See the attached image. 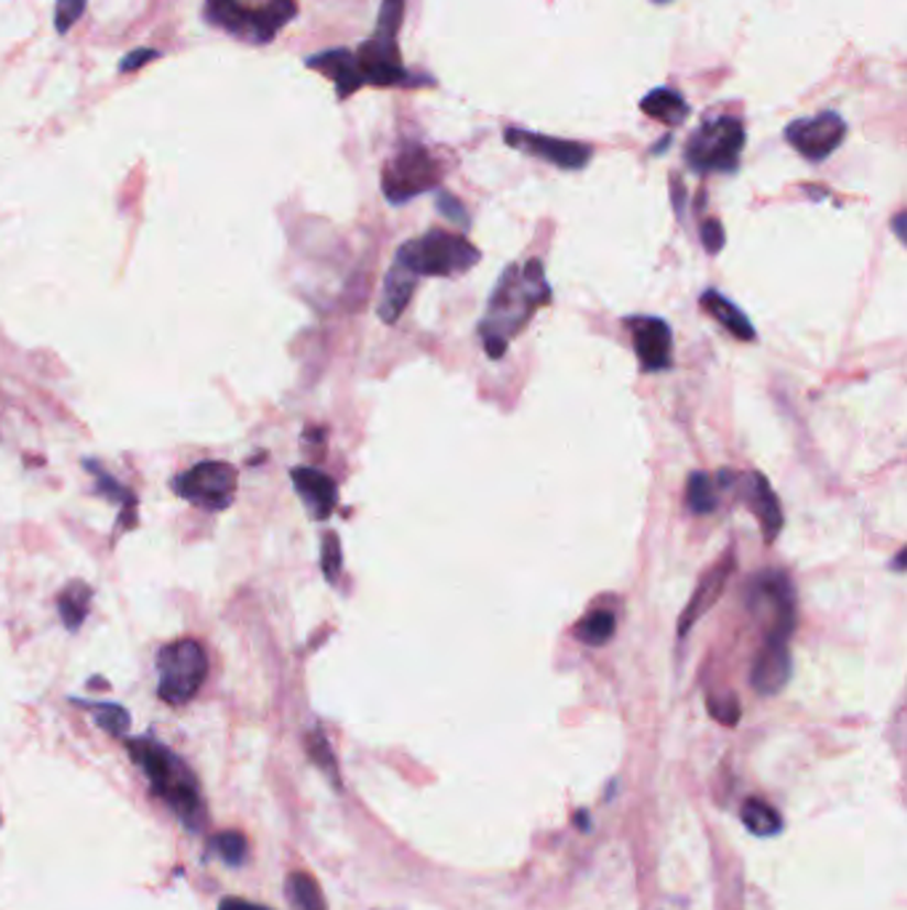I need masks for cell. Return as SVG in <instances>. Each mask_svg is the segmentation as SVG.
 <instances>
[{"label":"cell","mask_w":907,"mask_h":910,"mask_svg":"<svg viewBox=\"0 0 907 910\" xmlns=\"http://www.w3.org/2000/svg\"><path fill=\"white\" fill-rule=\"evenodd\" d=\"M740 818H743L745 829L751 833H756V836H775V833H780L783 829V818L772 810L769 804L762 799H748L743 804V810H740Z\"/></svg>","instance_id":"cb8c5ba5"},{"label":"cell","mask_w":907,"mask_h":910,"mask_svg":"<svg viewBox=\"0 0 907 910\" xmlns=\"http://www.w3.org/2000/svg\"><path fill=\"white\" fill-rule=\"evenodd\" d=\"M670 197H674V208H676V213H685V197H687V193H685V184H681L679 179L676 182H670Z\"/></svg>","instance_id":"8d00e7d4"},{"label":"cell","mask_w":907,"mask_h":910,"mask_svg":"<svg viewBox=\"0 0 907 910\" xmlns=\"http://www.w3.org/2000/svg\"><path fill=\"white\" fill-rule=\"evenodd\" d=\"M708 709H711V714L719 719L721 724H726V727H732V724H737L740 719V703L734 695H726V698H708Z\"/></svg>","instance_id":"836d02e7"},{"label":"cell","mask_w":907,"mask_h":910,"mask_svg":"<svg viewBox=\"0 0 907 910\" xmlns=\"http://www.w3.org/2000/svg\"><path fill=\"white\" fill-rule=\"evenodd\" d=\"M892 568L897 570V572H903V570H905V549L897 553V559H894V564H892Z\"/></svg>","instance_id":"ab89813d"},{"label":"cell","mask_w":907,"mask_h":910,"mask_svg":"<svg viewBox=\"0 0 907 910\" xmlns=\"http://www.w3.org/2000/svg\"><path fill=\"white\" fill-rule=\"evenodd\" d=\"M668 142H670V136H666V139H663V142H660V144H657V146H655V152H657V155H660V152H666V146H668Z\"/></svg>","instance_id":"60d3db41"},{"label":"cell","mask_w":907,"mask_h":910,"mask_svg":"<svg viewBox=\"0 0 907 910\" xmlns=\"http://www.w3.org/2000/svg\"><path fill=\"white\" fill-rule=\"evenodd\" d=\"M306 748H309V756L317 761L319 767L325 769V772L330 775L338 782V775H336V761H334V754H330V746L328 741H325V735L319 730L312 732L309 737H306Z\"/></svg>","instance_id":"1f68e13d"},{"label":"cell","mask_w":907,"mask_h":910,"mask_svg":"<svg viewBox=\"0 0 907 910\" xmlns=\"http://www.w3.org/2000/svg\"><path fill=\"white\" fill-rule=\"evenodd\" d=\"M287 897L298 910H325L323 892H319L317 881L309 874H296L287 876Z\"/></svg>","instance_id":"d4e9b609"},{"label":"cell","mask_w":907,"mask_h":910,"mask_svg":"<svg viewBox=\"0 0 907 910\" xmlns=\"http://www.w3.org/2000/svg\"><path fill=\"white\" fill-rule=\"evenodd\" d=\"M634 336L636 358L647 373L668 371L674 365V336L666 320L660 317H629L625 320Z\"/></svg>","instance_id":"4fadbf2b"},{"label":"cell","mask_w":907,"mask_h":910,"mask_svg":"<svg viewBox=\"0 0 907 910\" xmlns=\"http://www.w3.org/2000/svg\"><path fill=\"white\" fill-rule=\"evenodd\" d=\"M748 504L753 508V514L758 517V522H762L764 540L766 544H772V540L780 536V530H783V506L764 474H751Z\"/></svg>","instance_id":"d6986e66"},{"label":"cell","mask_w":907,"mask_h":910,"mask_svg":"<svg viewBox=\"0 0 907 910\" xmlns=\"http://www.w3.org/2000/svg\"><path fill=\"white\" fill-rule=\"evenodd\" d=\"M176 493L206 512H221L238 495V472L223 461H203L178 476Z\"/></svg>","instance_id":"9c48e42d"},{"label":"cell","mask_w":907,"mask_h":910,"mask_svg":"<svg viewBox=\"0 0 907 910\" xmlns=\"http://www.w3.org/2000/svg\"><path fill=\"white\" fill-rule=\"evenodd\" d=\"M790 679V650L788 642L764 639L751 668V687L758 695H777Z\"/></svg>","instance_id":"5bb4252c"},{"label":"cell","mask_w":907,"mask_h":910,"mask_svg":"<svg viewBox=\"0 0 907 910\" xmlns=\"http://www.w3.org/2000/svg\"><path fill=\"white\" fill-rule=\"evenodd\" d=\"M442 174V163L426 146L407 144L383 165L381 187L392 206H405L413 197L437 189Z\"/></svg>","instance_id":"52a82bcc"},{"label":"cell","mask_w":907,"mask_h":910,"mask_svg":"<svg viewBox=\"0 0 907 910\" xmlns=\"http://www.w3.org/2000/svg\"><path fill=\"white\" fill-rule=\"evenodd\" d=\"M157 51H152V48H139V51H133V54H128L125 59H123V65H120V73H131V69H139V67H144L146 62H152V59H157Z\"/></svg>","instance_id":"d590c367"},{"label":"cell","mask_w":907,"mask_h":910,"mask_svg":"<svg viewBox=\"0 0 907 910\" xmlns=\"http://www.w3.org/2000/svg\"><path fill=\"white\" fill-rule=\"evenodd\" d=\"M306 67L317 69V73H323L325 78L334 80L338 99H349L351 94H357L362 86H365V80H362V75H360V67H357L354 51H349V48H334V51H323V54L309 56V59H306Z\"/></svg>","instance_id":"9a60e30c"},{"label":"cell","mask_w":907,"mask_h":910,"mask_svg":"<svg viewBox=\"0 0 907 910\" xmlns=\"http://www.w3.org/2000/svg\"><path fill=\"white\" fill-rule=\"evenodd\" d=\"M365 86H415V78L402 65L397 37L373 33L354 54Z\"/></svg>","instance_id":"8fae6325"},{"label":"cell","mask_w":907,"mask_h":910,"mask_svg":"<svg viewBox=\"0 0 907 910\" xmlns=\"http://www.w3.org/2000/svg\"><path fill=\"white\" fill-rule=\"evenodd\" d=\"M341 544H338L336 533H328L323 540V572L328 583H338L341 578Z\"/></svg>","instance_id":"4dcf8cb0"},{"label":"cell","mask_w":907,"mask_h":910,"mask_svg":"<svg viewBox=\"0 0 907 910\" xmlns=\"http://www.w3.org/2000/svg\"><path fill=\"white\" fill-rule=\"evenodd\" d=\"M88 602H91V589H88V585L83 583V581L69 583L67 589L62 591V596H59V615H62L64 626H67L69 632H78L80 623L86 621Z\"/></svg>","instance_id":"7402d4cb"},{"label":"cell","mask_w":907,"mask_h":910,"mask_svg":"<svg viewBox=\"0 0 907 910\" xmlns=\"http://www.w3.org/2000/svg\"><path fill=\"white\" fill-rule=\"evenodd\" d=\"M86 6H88V0H56V11H54L56 33L67 35L69 30L75 28V22L83 17Z\"/></svg>","instance_id":"f546056e"},{"label":"cell","mask_w":907,"mask_h":910,"mask_svg":"<svg viewBox=\"0 0 907 910\" xmlns=\"http://www.w3.org/2000/svg\"><path fill=\"white\" fill-rule=\"evenodd\" d=\"M548 298H551V288H548L538 259H533L525 266L511 264L498 277V285L488 304V315L479 322V339L484 341L490 358L498 360L506 354L509 341L527 326L535 309L543 307Z\"/></svg>","instance_id":"6da1fadb"},{"label":"cell","mask_w":907,"mask_h":910,"mask_svg":"<svg viewBox=\"0 0 907 910\" xmlns=\"http://www.w3.org/2000/svg\"><path fill=\"white\" fill-rule=\"evenodd\" d=\"M572 634L575 639L583 642V645L602 647L615 636V618H612V613H607V610H593V613L578 621Z\"/></svg>","instance_id":"603a6c76"},{"label":"cell","mask_w":907,"mask_h":910,"mask_svg":"<svg viewBox=\"0 0 907 910\" xmlns=\"http://www.w3.org/2000/svg\"><path fill=\"white\" fill-rule=\"evenodd\" d=\"M479 259L482 253L461 234L431 229L420 238L407 240L394 256V264L405 266L415 277H452L474 270Z\"/></svg>","instance_id":"277c9868"},{"label":"cell","mask_w":907,"mask_h":910,"mask_svg":"<svg viewBox=\"0 0 907 910\" xmlns=\"http://www.w3.org/2000/svg\"><path fill=\"white\" fill-rule=\"evenodd\" d=\"M700 240H702V248H706L711 256L721 253V248H724V243H726V234H724V227H721V221H717V219L702 221Z\"/></svg>","instance_id":"e575fe53"},{"label":"cell","mask_w":907,"mask_h":910,"mask_svg":"<svg viewBox=\"0 0 907 910\" xmlns=\"http://www.w3.org/2000/svg\"><path fill=\"white\" fill-rule=\"evenodd\" d=\"M415 275L405 270V266L392 264L386 279H383V293L379 304V317L386 326H394L402 315H405L407 304H411L415 290Z\"/></svg>","instance_id":"ac0fdd59"},{"label":"cell","mask_w":907,"mask_h":910,"mask_svg":"<svg viewBox=\"0 0 907 910\" xmlns=\"http://www.w3.org/2000/svg\"><path fill=\"white\" fill-rule=\"evenodd\" d=\"M700 304H702V309L713 317V320L721 322V326L730 330L734 339L756 341V330H753L748 315H745L737 304H732L730 298L721 296V293L717 290H706L702 293Z\"/></svg>","instance_id":"ffe728a7"},{"label":"cell","mask_w":907,"mask_h":910,"mask_svg":"<svg viewBox=\"0 0 907 910\" xmlns=\"http://www.w3.org/2000/svg\"><path fill=\"white\" fill-rule=\"evenodd\" d=\"M219 910H270V908L253 906V902H248V900H238V897H227V900H221Z\"/></svg>","instance_id":"74e56055"},{"label":"cell","mask_w":907,"mask_h":910,"mask_svg":"<svg viewBox=\"0 0 907 910\" xmlns=\"http://www.w3.org/2000/svg\"><path fill=\"white\" fill-rule=\"evenodd\" d=\"M745 146V125L732 114L708 120L689 136L685 161L695 174H734Z\"/></svg>","instance_id":"5b68a950"},{"label":"cell","mask_w":907,"mask_h":910,"mask_svg":"<svg viewBox=\"0 0 907 910\" xmlns=\"http://www.w3.org/2000/svg\"><path fill=\"white\" fill-rule=\"evenodd\" d=\"M905 221H907V216H905V213H897V216H894V221H892V227H894V234H897V240H899V243H907V234H905Z\"/></svg>","instance_id":"f35d334b"},{"label":"cell","mask_w":907,"mask_h":910,"mask_svg":"<svg viewBox=\"0 0 907 910\" xmlns=\"http://www.w3.org/2000/svg\"><path fill=\"white\" fill-rule=\"evenodd\" d=\"M717 504H719V498H717V487H713L711 476L702 472L689 474L687 506L692 508L695 514H700V517H706V514H711L713 508H717Z\"/></svg>","instance_id":"484cf974"},{"label":"cell","mask_w":907,"mask_h":910,"mask_svg":"<svg viewBox=\"0 0 907 910\" xmlns=\"http://www.w3.org/2000/svg\"><path fill=\"white\" fill-rule=\"evenodd\" d=\"M216 855L227 865H242L248 857V842L240 831H221L210 838Z\"/></svg>","instance_id":"4316f807"},{"label":"cell","mask_w":907,"mask_h":910,"mask_svg":"<svg viewBox=\"0 0 907 910\" xmlns=\"http://www.w3.org/2000/svg\"><path fill=\"white\" fill-rule=\"evenodd\" d=\"M785 139L801 157L820 163L839 150L846 139V123L839 112H820L815 118H801L785 129Z\"/></svg>","instance_id":"30bf717a"},{"label":"cell","mask_w":907,"mask_h":910,"mask_svg":"<svg viewBox=\"0 0 907 910\" xmlns=\"http://www.w3.org/2000/svg\"><path fill=\"white\" fill-rule=\"evenodd\" d=\"M291 476H293V485H296L298 490V495L304 498L306 508H309L312 517L328 519L330 514H334L336 501H338L336 482L330 480L328 474L317 472V469H309V467L293 469Z\"/></svg>","instance_id":"e0dca14e"},{"label":"cell","mask_w":907,"mask_h":910,"mask_svg":"<svg viewBox=\"0 0 907 910\" xmlns=\"http://www.w3.org/2000/svg\"><path fill=\"white\" fill-rule=\"evenodd\" d=\"M506 142L509 146H514V150L527 152V155L540 157V161L557 165V168H565V171H580L593 155L589 144L567 142V139H557V136H543V133L522 131V129H509Z\"/></svg>","instance_id":"7c38bea8"},{"label":"cell","mask_w":907,"mask_h":910,"mask_svg":"<svg viewBox=\"0 0 907 910\" xmlns=\"http://www.w3.org/2000/svg\"><path fill=\"white\" fill-rule=\"evenodd\" d=\"M748 610L758 626L764 628V639L790 642L796 632V591L790 578L780 570L762 572L753 578L748 591Z\"/></svg>","instance_id":"8992f818"},{"label":"cell","mask_w":907,"mask_h":910,"mask_svg":"<svg viewBox=\"0 0 907 910\" xmlns=\"http://www.w3.org/2000/svg\"><path fill=\"white\" fill-rule=\"evenodd\" d=\"M128 754L142 767L152 793L163 799L189 831H200L206 825V801L200 797V786L174 750L142 737V741H128Z\"/></svg>","instance_id":"7a4b0ae2"},{"label":"cell","mask_w":907,"mask_h":910,"mask_svg":"<svg viewBox=\"0 0 907 910\" xmlns=\"http://www.w3.org/2000/svg\"><path fill=\"white\" fill-rule=\"evenodd\" d=\"M642 112L666 125H681L689 118V105L674 88H655L642 99Z\"/></svg>","instance_id":"44dd1931"},{"label":"cell","mask_w":907,"mask_h":910,"mask_svg":"<svg viewBox=\"0 0 907 910\" xmlns=\"http://www.w3.org/2000/svg\"><path fill=\"white\" fill-rule=\"evenodd\" d=\"M157 692L165 703L184 705L197 695L208 673V655L200 642L178 639L157 655Z\"/></svg>","instance_id":"ba28073f"},{"label":"cell","mask_w":907,"mask_h":910,"mask_svg":"<svg viewBox=\"0 0 907 910\" xmlns=\"http://www.w3.org/2000/svg\"><path fill=\"white\" fill-rule=\"evenodd\" d=\"M732 570H734L732 557H726L724 562L717 564V568L702 578L698 591H695L692 600H689L685 613H681V618H679V636H687L689 628H692L695 623H698L702 615H706L708 610L719 602V596L724 594L726 583H730Z\"/></svg>","instance_id":"2e32d148"},{"label":"cell","mask_w":907,"mask_h":910,"mask_svg":"<svg viewBox=\"0 0 907 910\" xmlns=\"http://www.w3.org/2000/svg\"><path fill=\"white\" fill-rule=\"evenodd\" d=\"M94 716H96V724H99L101 730L110 732V735H125L128 724H131V716H128L125 709H120V705H112V703H99V705H91Z\"/></svg>","instance_id":"83f0119b"},{"label":"cell","mask_w":907,"mask_h":910,"mask_svg":"<svg viewBox=\"0 0 907 910\" xmlns=\"http://www.w3.org/2000/svg\"><path fill=\"white\" fill-rule=\"evenodd\" d=\"M653 3H657V6H666V3H670V0H653Z\"/></svg>","instance_id":"b9f144b4"},{"label":"cell","mask_w":907,"mask_h":910,"mask_svg":"<svg viewBox=\"0 0 907 910\" xmlns=\"http://www.w3.org/2000/svg\"><path fill=\"white\" fill-rule=\"evenodd\" d=\"M296 14V0H206L210 24L253 46L272 43Z\"/></svg>","instance_id":"3957f363"},{"label":"cell","mask_w":907,"mask_h":910,"mask_svg":"<svg viewBox=\"0 0 907 910\" xmlns=\"http://www.w3.org/2000/svg\"><path fill=\"white\" fill-rule=\"evenodd\" d=\"M405 3L407 0H383L379 11V24H375V33L397 37L402 28V17H405Z\"/></svg>","instance_id":"f1b7e54d"},{"label":"cell","mask_w":907,"mask_h":910,"mask_svg":"<svg viewBox=\"0 0 907 910\" xmlns=\"http://www.w3.org/2000/svg\"><path fill=\"white\" fill-rule=\"evenodd\" d=\"M437 211L442 213L447 221H452L456 227L469 229V213H466L463 202L458 200V197H452L450 193H445V189H439V195H437Z\"/></svg>","instance_id":"d6a6232c"}]
</instances>
